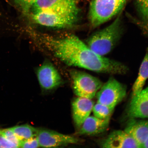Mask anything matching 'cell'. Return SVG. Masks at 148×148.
<instances>
[{"label": "cell", "mask_w": 148, "mask_h": 148, "mask_svg": "<svg viewBox=\"0 0 148 148\" xmlns=\"http://www.w3.org/2000/svg\"><path fill=\"white\" fill-rule=\"evenodd\" d=\"M99 145L103 148H140L130 135L121 130L112 131L101 140Z\"/></svg>", "instance_id": "11"}, {"label": "cell", "mask_w": 148, "mask_h": 148, "mask_svg": "<svg viewBox=\"0 0 148 148\" xmlns=\"http://www.w3.org/2000/svg\"><path fill=\"white\" fill-rule=\"evenodd\" d=\"M37 75L40 86L45 90L53 89L62 83L60 73L53 64L49 62H45L38 68Z\"/></svg>", "instance_id": "9"}, {"label": "cell", "mask_w": 148, "mask_h": 148, "mask_svg": "<svg viewBox=\"0 0 148 148\" xmlns=\"http://www.w3.org/2000/svg\"><path fill=\"white\" fill-rule=\"evenodd\" d=\"M121 16L119 15L108 26L90 36L87 45L90 49L103 56L112 51L123 34V28Z\"/></svg>", "instance_id": "2"}, {"label": "cell", "mask_w": 148, "mask_h": 148, "mask_svg": "<svg viewBox=\"0 0 148 148\" xmlns=\"http://www.w3.org/2000/svg\"><path fill=\"white\" fill-rule=\"evenodd\" d=\"M0 134L3 135L5 137L12 143L20 147L21 140L18 138L10 128L0 129Z\"/></svg>", "instance_id": "20"}, {"label": "cell", "mask_w": 148, "mask_h": 148, "mask_svg": "<svg viewBox=\"0 0 148 148\" xmlns=\"http://www.w3.org/2000/svg\"><path fill=\"white\" fill-rule=\"evenodd\" d=\"M125 113L130 119H148V86L137 95L131 98Z\"/></svg>", "instance_id": "10"}, {"label": "cell", "mask_w": 148, "mask_h": 148, "mask_svg": "<svg viewBox=\"0 0 148 148\" xmlns=\"http://www.w3.org/2000/svg\"><path fill=\"white\" fill-rule=\"evenodd\" d=\"M37 136L42 147H58L79 142V139L75 137L48 129H39Z\"/></svg>", "instance_id": "8"}, {"label": "cell", "mask_w": 148, "mask_h": 148, "mask_svg": "<svg viewBox=\"0 0 148 148\" xmlns=\"http://www.w3.org/2000/svg\"><path fill=\"white\" fill-rule=\"evenodd\" d=\"M124 131L134 139L140 148H142L148 137V119L131 118Z\"/></svg>", "instance_id": "13"}, {"label": "cell", "mask_w": 148, "mask_h": 148, "mask_svg": "<svg viewBox=\"0 0 148 148\" xmlns=\"http://www.w3.org/2000/svg\"><path fill=\"white\" fill-rule=\"evenodd\" d=\"M12 3L23 14H29L36 0H6Z\"/></svg>", "instance_id": "18"}, {"label": "cell", "mask_w": 148, "mask_h": 148, "mask_svg": "<svg viewBox=\"0 0 148 148\" xmlns=\"http://www.w3.org/2000/svg\"><path fill=\"white\" fill-rule=\"evenodd\" d=\"M39 147H40V144L37 136L22 140L20 145V147L21 148H36Z\"/></svg>", "instance_id": "22"}, {"label": "cell", "mask_w": 148, "mask_h": 148, "mask_svg": "<svg viewBox=\"0 0 148 148\" xmlns=\"http://www.w3.org/2000/svg\"><path fill=\"white\" fill-rule=\"evenodd\" d=\"M110 118L101 119L95 116H89L85 120L77 134L94 136L102 134L108 129Z\"/></svg>", "instance_id": "14"}, {"label": "cell", "mask_w": 148, "mask_h": 148, "mask_svg": "<svg viewBox=\"0 0 148 148\" xmlns=\"http://www.w3.org/2000/svg\"><path fill=\"white\" fill-rule=\"evenodd\" d=\"M127 16L131 22L140 28L143 34L148 38V21L138 19L129 14L127 15Z\"/></svg>", "instance_id": "21"}, {"label": "cell", "mask_w": 148, "mask_h": 148, "mask_svg": "<svg viewBox=\"0 0 148 148\" xmlns=\"http://www.w3.org/2000/svg\"><path fill=\"white\" fill-rule=\"evenodd\" d=\"M136 5L140 19L148 21V0H136Z\"/></svg>", "instance_id": "19"}, {"label": "cell", "mask_w": 148, "mask_h": 148, "mask_svg": "<svg viewBox=\"0 0 148 148\" xmlns=\"http://www.w3.org/2000/svg\"><path fill=\"white\" fill-rule=\"evenodd\" d=\"M10 128L21 141L36 136L39 129L28 124L16 125Z\"/></svg>", "instance_id": "16"}, {"label": "cell", "mask_w": 148, "mask_h": 148, "mask_svg": "<svg viewBox=\"0 0 148 148\" xmlns=\"http://www.w3.org/2000/svg\"><path fill=\"white\" fill-rule=\"evenodd\" d=\"M148 79V48L140 65L137 77L132 87L131 98L134 97L143 89Z\"/></svg>", "instance_id": "15"}, {"label": "cell", "mask_w": 148, "mask_h": 148, "mask_svg": "<svg viewBox=\"0 0 148 148\" xmlns=\"http://www.w3.org/2000/svg\"><path fill=\"white\" fill-rule=\"evenodd\" d=\"M0 148H18L17 145L7 139L0 134Z\"/></svg>", "instance_id": "23"}, {"label": "cell", "mask_w": 148, "mask_h": 148, "mask_svg": "<svg viewBox=\"0 0 148 148\" xmlns=\"http://www.w3.org/2000/svg\"><path fill=\"white\" fill-rule=\"evenodd\" d=\"M142 148H148V137L147 140H146V141L145 142V143L144 144V145Z\"/></svg>", "instance_id": "24"}, {"label": "cell", "mask_w": 148, "mask_h": 148, "mask_svg": "<svg viewBox=\"0 0 148 148\" xmlns=\"http://www.w3.org/2000/svg\"><path fill=\"white\" fill-rule=\"evenodd\" d=\"M70 74L74 93L78 97L92 99L103 84L97 77L84 72L72 70Z\"/></svg>", "instance_id": "4"}, {"label": "cell", "mask_w": 148, "mask_h": 148, "mask_svg": "<svg viewBox=\"0 0 148 148\" xmlns=\"http://www.w3.org/2000/svg\"><path fill=\"white\" fill-rule=\"evenodd\" d=\"M42 40L55 57L68 66L112 75H123L128 71L125 65L97 54L74 35L62 38L44 36Z\"/></svg>", "instance_id": "1"}, {"label": "cell", "mask_w": 148, "mask_h": 148, "mask_svg": "<svg viewBox=\"0 0 148 148\" xmlns=\"http://www.w3.org/2000/svg\"><path fill=\"white\" fill-rule=\"evenodd\" d=\"M127 92L125 85L112 77L103 84L96 96L97 102L115 108L125 99Z\"/></svg>", "instance_id": "5"}, {"label": "cell", "mask_w": 148, "mask_h": 148, "mask_svg": "<svg viewBox=\"0 0 148 148\" xmlns=\"http://www.w3.org/2000/svg\"><path fill=\"white\" fill-rule=\"evenodd\" d=\"M114 108L97 102L94 104L92 111L94 116L101 119L110 118Z\"/></svg>", "instance_id": "17"}, {"label": "cell", "mask_w": 148, "mask_h": 148, "mask_svg": "<svg viewBox=\"0 0 148 148\" xmlns=\"http://www.w3.org/2000/svg\"><path fill=\"white\" fill-rule=\"evenodd\" d=\"M40 12L78 18L79 10L75 0H36L29 14Z\"/></svg>", "instance_id": "6"}, {"label": "cell", "mask_w": 148, "mask_h": 148, "mask_svg": "<svg viewBox=\"0 0 148 148\" xmlns=\"http://www.w3.org/2000/svg\"><path fill=\"white\" fill-rule=\"evenodd\" d=\"M127 0H92L88 18L90 25L97 27L118 14Z\"/></svg>", "instance_id": "3"}, {"label": "cell", "mask_w": 148, "mask_h": 148, "mask_svg": "<svg viewBox=\"0 0 148 148\" xmlns=\"http://www.w3.org/2000/svg\"><path fill=\"white\" fill-rule=\"evenodd\" d=\"M29 14L36 23L44 26L60 28L71 27L78 18L75 16L45 12L32 13Z\"/></svg>", "instance_id": "7"}, {"label": "cell", "mask_w": 148, "mask_h": 148, "mask_svg": "<svg viewBox=\"0 0 148 148\" xmlns=\"http://www.w3.org/2000/svg\"><path fill=\"white\" fill-rule=\"evenodd\" d=\"M94 105L92 99L78 97L72 103L73 118L76 126L79 128L90 116Z\"/></svg>", "instance_id": "12"}]
</instances>
